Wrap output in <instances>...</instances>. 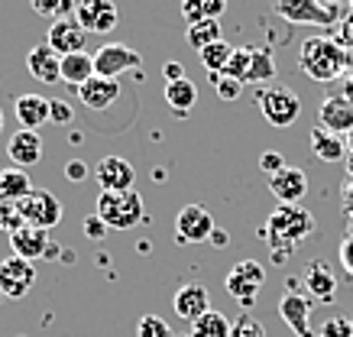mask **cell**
<instances>
[{
  "instance_id": "cell-1",
  "label": "cell",
  "mask_w": 353,
  "mask_h": 337,
  "mask_svg": "<svg viewBox=\"0 0 353 337\" xmlns=\"http://www.w3.org/2000/svg\"><path fill=\"white\" fill-rule=\"evenodd\" d=\"M314 234V214L301 205H279L272 207V214L266 221V240L272 243V263H285L301 240H308Z\"/></svg>"
},
{
  "instance_id": "cell-2",
  "label": "cell",
  "mask_w": 353,
  "mask_h": 337,
  "mask_svg": "<svg viewBox=\"0 0 353 337\" xmlns=\"http://www.w3.org/2000/svg\"><path fill=\"white\" fill-rule=\"evenodd\" d=\"M347 65H350V52L334 43V36H308L299 49V68L318 85L341 78Z\"/></svg>"
},
{
  "instance_id": "cell-3",
  "label": "cell",
  "mask_w": 353,
  "mask_h": 337,
  "mask_svg": "<svg viewBox=\"0 0 353 337\" xmlns=\"http://www.w3.org/2000/svg\"><path fill=\"white\" fill-rule=\"evenodd\" d=\"M94 214L110 230H130L143 221V198L139 192H101Z\"/></svg>"
},
{
  "instance_id": "cell-4",
  "label": "cell",
  "mask_w": 353,
  "mask_h": 337,
  "mask_svg": "<svg viewBox=\"0 0 353 337\" xmlns=\"http://www.w3.org/2000/svg\"><path fill=\"white\" fill-rule=\"evenodd\" d=\"M256 104H259V110H263V117H266L272 127H279V130L292 127V123L301 117L299 94H295V91H289V88H282V85L259 88V91H256Z\"/></svg>"
},
{
  "instance_id": "cell-5",
  "label": "cell",
  "mask_w": 353,
  "mask_h": 337,
  "mask_svg": "<svg viewBox=\"0 0 353 337\" xmlns=\"http://www.w3.org/2000/svg\"><path fill=\"white\" fill-rule=\"evenodd\" d=\"M272 10L285 23H311V26H334L341 23V10L337 7H324L321 0H272Z\"/></svg>"
},
{
  "instance_id": "cell-6",
  "label": "cell",
  "mask_w": 353,
  "mask_h": 337,
  "mask_svg": "<svg viewBox=\"0 0 353 337\" xmlns=\"http://www.w3.org/2000/svg\"><path fill=\"white\" fill-rule=\"evenodd\" d=\"M224 285H227V292L234 295L236 302L243 305V312H246V308H253V305H256L259 289L266 285V269H263V263H256V260H240L234 269L227 272Z\"/></svg>"
},
{
  "instance_id": "cell-7",
  "label": "cell",
  "mask_w": 353,
  "mask_h": 337,
  "mask_svg": "<svg viewBox=\"0 0 353 337\" xmlns=\"http://www.w3.org/2000/svg\"><path fill=\"white\" fill-rule=\"evenodd\" d=\"M91 59H94V75L110 78V81H117L123 72H143L139 52H133V49L123 43H104Z\"/></svg>"
},
{
  "instance_id": "cell-8",
  "label": "cell",
  "mask_w": 353,
  "mask_h": 337,
  "mask_svg": "<svg viewBox=\"0 0 353 337\" xmlns=\"http://www.w3.org/2000/svg\"><path fill=\"white\" fill-rule=\"evenodd\" d=\"M20 205V214L26 221V227H39V230H52L59 221H62V201L46 192V188H32L30 195L17 201Z\"/></svg>"
},
{
  "instance_id": "cell-9",
  "label": "cell",
  "mask_w": 353,
  "mask_h": 337,
  "mask_svg": "<svg viewBox=\"0 0 353 337\" xmlns=\"http://www.w3.org/2000/svg\"><path fill=\"white\" fill-rule=\"evenodd\" d=\"M301 289L305 285L299 279H289V292L279 298V315L292 327L295 337H314V331H311V298L301 295Z\"/></svg>"
},
{
  "instance_id": "cell-10",
  "label": "cell",
  "mask_w": 353,
  "mask_h": 337,
  "mask_svg": "<svg viewBox=\"0 0 353 337\" xmlns=\"http://www.w3.org/2000/svg\"><path fill=\"white\" fill-rule=\"evenodd\" d=\"M175 234L182 243H204L214 234V218L204 205H185L175 218Z\"/></svg>"
},
{
  "instance_id": "cell-11",
  "label": "cell",
  "mask_w": 353,
  "mask_h": 337,
  "mask_svg": "<svg viewBox=\"0 0 353 337\" xmlns=\"http://www.w3.org/2000/svg\"><path fill=\"white\" fill-rule=\"evenodd\" d=\"M75 20L85 33H110L117 26V3L114 0H78Z\"/></svg>"
},
{
  "instance_id": "cell-12",
  "label": "cell",
  "mask_w": 353,
  "mask_h": 337,
  "mask_svg": "<svg viewBox=\"0 0 353 337\" xmlns=\"http://www.w3.org/2000/svg\"><path fill=\"white\" fill-rule=\"evenodd\" d=\"M32 283H36V266L30 260H20L10 253V260L0 263V292L7 298H23L32 289Z\"/></svg>"
},
{
  "instance_id": "cell-13",
  "label": "cell",
  "mask_w": 353,
  "mask_h": 337,
  "mask_svg": "<svg viewBox=\"0 0 353 337\" xmlns=\"http://www.w3.org/2000/svg\"><path fill=\"white\" fill-rule=\"evenodd\" d=\"M94 178L101 192H133L137 182V169L123 159V156H108L94 165Z\"/></svg>"
},
{
  "instance_id": "cell-14",
  "label": "cell",
  "mask_w": 353,
  "mask_h": 337,
  "mask_svg": "<svg viewBox=\"0 0 353 337\" xmlns=\"http://www.w3.org/2000/svg\"><path fill=\"white\" fill-rule=\"evenodd\" d=\"M46 45L65 59V55L85 52L88 33L81 30V23H78L75 17H65V20H55L52 26H49V39H46Z\"/></svg>"
},
{
  "instance_id": "cell-15",
  "label": "cell",
  "mask_w": 353,
  "mask_h": 337,
  "mask_svg": "<svg viewBox=\"0 0 353 337\" xmlns=\"http://www.w3.org/2000/svg\"><path fill=\"white\" fill-rule=\"evenodd\" d=\"M269 192L279 198V205H301V198L308 192V175L295 165H285L282 172L269 175Z\"/></svg>"
},
{
  "instance_id": "cell-16",
  "label": "cell",
  "mask_w": 353,
  "mask_h": 337,
  "mask_svg": "<svg viewBox=\"0 0 353 337\" xmlns=\"http://www.w3.org/2000/svg\"><path fill=\"white\" fill-rule=\"evenodd\" d=\"M318 127L331 133H353V104L343 94H331L318 104Z\"/></svg>"
},
{
  "instance_id": "cell-17",
  "label": "cell",
  "mask_w": 353,
  "mask_h": 337,
  "mask_svg": "<svg viewBox=\"0 0 353 337\" xmlns=\"http://www.w3.org/2000/svg\"><path fill=\"white\" fill-rule=\"evenodd\" d=\"M172 308H175V315L182 318V321H198V318L204 315V312H211V295H208V289L198 283H185L179 292H175V298H172Z\"/></svg>"
},
{
  "instance_id": "cell-18",
  "label": "cell",
  "mask_w": 353,
  "mask_h": 337,
  "mask_svg": "<svg viewBox=\"0 0 353 337\" xmlns=\"http://www.w3.org/2000/svg\"><path fill=\"white\" fill-rule=\"evenodd\" d=\"M26 68L43 85H59L62 81V55L52 52L49 45H32L26 52Z\"/></svg>"
},
{
  "instance_id": "cell-19",
  "label": "cell",
  "mask_w": 353,
  "mask_h": 337,
  "mask_svg": "<svg viewBox=\"0 0 353 337\" xmlns=\"http://www.w3.org/2000/svg\"><path fill=\"white\" fill-rule=\"evenodd\" d=\"M7 156L13 159L17 169H30L43 159V136L32 130H17L7 140Z\"/></svg>"
},
{
  "instance_id": "cell-20",
  "label": "cell",
  "mask_w": 353,
  "mask_h": 337,
  "mask_svg": "<svg viewBox=\"0 0 353 337\" xmlns=\"http://www.w3.org/2000/svg\"><path fill=\"white\" fill-rule=\"evenodd\" d=\"M120 98V81H110V78H91L78 88V101L85 104L88 110H108L114 101Z\"/></svg>"
},
{
  "instance_id": "cell-21",
  "label": "cell",
  "mask_w": 353,
  "mask_h": 337,
  "mask_svg": "<svg viewBox=\"0 0 353 337\" xmlns=\"http://www.w3.org/2000/svg\"><path fill=\"white\" fill-rule=\"evenodd\" d=\"M10 247L13 256H20V260H43L49 250V234L39 227H20L17 234H10Z\"/></svg>"
},
{
  "instance_id": "cell-22",
  "label": "cell",
  "mask_w": 353,
  "mask_h": 337,
  "mask_svg": "<svg viewBox=\"0 0 353 337\" xmlns=\"http://www.w3.org/2000/svg\"><path fill=\"white\" fill-rule=\"evenodd\" d=\"M49 110H52V101L43 94H20L17 98V120L23 123V130L36 133L43 123H49Z\"/></svg>"
},
{
  "instance_id": "cell-23",
  "label": "cell",
  "mask_w": 353,
  "mask_h": 337,
  "mask_svg": "<svg viewBox=\"0 0 353 337\" xmlns=\"http://www.w3.org/2000/svg\"><path fill=\"white\" fill-rule=\"evenodd\" d=\"M305 289H308L318 302H334L337 298V279H334V272L324 266V263H311L308 272H305Z\"/></svg>"
},
{
  "instance_id": "cell-24",
  "label": "cell",
  "mask_w": 353,
  "mask_h": 337,
  "mask_svg": "<svg viewBox=\"0 0 353 337\" xmlns=\"http://www.w3.org/2000/svg\"><path fill=\"white\" fill-rule=\"evenodd\" d=\"M308 143H311L314 159H321V163H341L343 152H347L343 136H337V133H331V130H324V127H318V123H314V130H311Z\"/></svg>"
},
{
  "instance_id": "cell-25",
  "label": "cell",
  "mask_w": 353,
  "mask_h": 337,
  "mask_svg": "<svg viewBox=\"0 0 353 337\" xmlns=\"http://www.w3.org/2000/svg\"><path fill=\"white\" fill-rule=\"evenodd\" d=\"M94 78V59L88 52H75V55H65L62 59V81L65 85H72L78 91V88L85 85V81H91Z\"/></svg>"
},
{
  "instance_id": "cell-26",
  "label": "cell",
  "mask_w": 353,
  "mask_h": 337,
  "mask_svg": "<svg viewBox=\"0 0 353 337\" xmlns=\"http://www.w3.org/2000/svg\"><path fill=\"white\" fill-rule=\"evenodd\" d=\"M30 192H32V185H30L26 169H17V165L0 169V201H23Z\"/></svg>"
},
{
  "instance_id": "cell-27",
  "label": "cell",
  "mask_w": 353,
  "mask_h": 337,
  "mask_svg": "<svg viewBox=\"0 0 353 337\" xmlns=\"http://www.w3.org/2000/svg\"><path fill=\"white\" fill-rule=\"evenodd\" d=\"M165 104H169L175 114H188V110L198 104V88L182 78V81H165Z\"/></svg>"
},
{
  "instance_id": "cell-28",
  "label": "cell",
  "mask_w": 353,
  "mask_h": 337,
  "mask_svg": "<svg viewBox=\"0 0 353 337\" xmlns=\"http://www.w3.org/2000/svg\"><path fill=\"white\" fill-rule=\"evenodd\" d=\"M269 78H276V62L266 45H250V72H246V85H263Z\"/></svg>"
},
{
  "instance_id": "cell-29",
  "label": "cell",
  "mask_w": 353,
  "mask_h": 337,
  "mask_svg": "<svg viewBox=\"0 0 353 337\" xmlns=\"http://www.w3.org/2000/svg\"><path fill=\"white\" fill-rule=\"evenodd\" d=\"M227 10V0H182V17L185 23H201V20H221Z\"/></svg>"
},
{
  "instance_id": "cell-30",
  "label": "cell",
  "mask_w": 353,
  "mask_h": 337,
  "mask_svg": "<svg viewBox=\"0 0 353 337\" xmlns=\"http://www.w3.org/2000/svg\"><path fill=\"white\" fill-rule=\"evenodd\" d=\"M185 39L192 49H208L211 43H221L224 36H221V23L217 20H201V23H188V30H185Z\"/></svg>"
},
{
  "instance_id": "cell-31",
  "label": "cell",
  "mask_w": 353,
  "mask_h": 337,
  "mask_svg": "<svg viewBox=\"0 0 353 337\" xmlns=\"http://www.w3.org/2000/svg\"><path fill=\"white\" fill-rule=\"evenodd\" d=\"M230 321L221 312H204L198 321H192V337H230Z\"/></svg>"
},
{
  "instance_id": "cell-32",
  "label": "cell",
  "mask_w": 353,
  "mask_h": 337,
  "mask_svg": "<svg viewBox=\"0 0 353 337\" xmlns=\"http://www.w3.org/2000/svg\"><path fill=\"white\" fill-rule=\"evenodd\" d=\"M230 55H234V45L227 43V39H221V43H211L208 49H201L198 59H201V65L211 75H224V68L230 65Z\"/></svg>"
},
{
  "instance_id": "cell-33",
  "label": "cell",
  "mask_w": 353,
  "mask_h": 337,
  "mask_svg": "<svg viewBox=\"0 0 353 337\" xmlns=\"http://www.w3.org/2000/svg\"><path fill=\"white\" fill-rule=\"evenodd\" d=\"M30 7L39 17H49V20H65V17H72L75 13V0H30Z\"/></svg>"
},
{
  "instance_id": "cell-34",
  "label": "cell",
  "mask_w": 353,
  "mask_h": 337,
  "mask_svg": "<svg viewBox=\"0 0 353 337\" xmlns=\"http://www.w3.org/2000/svg\"><path fill=\"white\" fill-rule=\"evenodd\" d=\"M137 337H175L165 318L159 315H143L137 325Z\"/></svg>"
},
{
  "instance_id": "cell-35",
  "label": "cell",
  "mask_w": 353,
  "mask_h": 337,
  "mask_svg": "<svg viewBox=\"0 0 353 337\" xmlns=\"http://www.w3.org/2000/svg\"><path fill=\"white\" fill-rule=\"evenodd\" d=\"M20 227H26V221H23V214H20V205H17V201H0V230L17 234Z\"/></svg>"
},
{
  "instance_id": "cell-36",
  "label": "cell",
  "mask_w": 353,
  "mask_h": 337,
  "mask_svg": "<svg viewBox=\"0 0 353 337\" xmlns=\"http://www.w3.org/2000/svg\"><path fill=\"white\" fill-rule=\"evenodd\" d=\"M230 337H266V327L259 325L256 315L243 312V315L234 321V327H230Z\"/></svg>"
},
{
  "instance_id": "cell-37",
  "label": "cell",
  "mask_w": 353,
  "mask_h": 337,
  "mask_svg": "<svg viewBox=\"0 0 353 337\" xmlns=\"http://www.w3.org/2000/svg\"><path fill=\"white\" fill-rule=\"evenodd\" d=\"M211 85H214V91H217V98L221 101H236L240 94H243V85L234 81V78H227V75H211Z\"/></svg>"
},
{
  "instance_id": "cell-38",
  "label": "cell",
  "mask_w": 353,
  "mask_h": 337,
  "mask_svg": "<svg viewBox=\"0 0 353 337\" xmlns=\"http://www.w3.org/2000/svg\"><path fill=\"white\" fill-rule=\"evenodd\" d=\"M314 337H353V321H350V318L334 315V318H327V321H324V327Z\"/></svg>"
},
{
  "instance_id": "cell-39",
  "label": "cell",
  "mask_w": 353,
  "mask_h": 337,
  "mask_svg": "<svg viewBox=\"0 0 353 337\" xmlns=\"http://www.w3.org/2000/svg\"><path fill=\"white\" fill-rule=\"evenodd\" d=\"M334 43L341 45V49H347V52L353 49V10L347 17H341V23L334 26Z\"/></svg>"
},
{
  "instance_id": "cell-40",
  "label": "cell",
  "mask_w": 353,
  "mask_h": 337,
  "mask_svg": "<svg viewBox=\"0 0 353 337\" xmlns=\"http://www.w3.org/2000/svg\"><path fill=\"white\" fill-rule=\"evenodd\" d=\"M259 169H263L266 175L282 172V169H285V159H282V152H276V150L263 152V159H259Z\"/></svg>"
},
{
  "instance_id": "cell-41",
  "label": "cell",
  "mask_w": 353,
  "mask_h": 337,
  "mask_svg": "<svg viewBox=\"0 0 353 337\" xmlns=\"http://www.w3.org/2000/svg\"><path fill=\"white\" fill-rule=\"evenodd\" d=\"M49 120L52 123H72L75 120V110H72V104H65V101H52V110H49Z\"/></svg>"
},
{
  "instance_id": "cell-42",
  "label": "cell",
  "mask_w": 353,
  "mask_h": 337,
  "mask_svg": "<svg viewBox=\"0 0 353 337\" xmlns=\"http://www.w3.org/2000/svg\"><path fill=\"white\" fill-rule=\"evenodd\" d=\"M341 266L353 276V234H347L341 243Z\"/></svg>"
},
{
  "instance_id": "cell-43",
  "label": "cell",
  "mask_w": 353,
  "mask_h": 337,
  "mask_svg": "<svg viewBox=\"0 0 353 337\" xmlns=\"http://www.w3.org/2000/svg\"><path fill=\"white\" fill-rule=\"evenodd\" d=\"M65 175H68V182H85L88 178V165L81 159H72V163L65 165Z\"/></svg>"
},
{
  "instance_id": "cell-44",
  "label": "cell",
  "mask_w": 353,
  "mask_h": 337,
  "mask_svg": "<svg viewBox=\"0 0 353 337\" xmlns=\"http://www.w3.org/2000/svg\"><path fill=\"white\" fill-rule=\"evenodd\" d=\"M104 230H108V224L97 218V214H94V218H85V234L91 240H101V237H104Z\"/></svg>"
},
{
  "instance_id": "cell-45",
  "label": "cell",
  "mask_w": 353,
  "mask_h": 337,
  "mask_svg": "<svg viewBox=\"0 0 353 337\" xmlns=\"http://www.w3.org/2000/svg\"><path fill=\"white\" fill-rule=\"evenodd\" d=\"M162 75H165V81H182L185 78L182 62H165V65H162Z\"/></svg>"
},
{
  "instance_id": "cell-46",
  "label": "cell",
  "mask_w": 353,
  "mask_h": 337,
  "mask_svg": "<svg viewBox=\"0 0 353 337\" xmlns=\"http://www.w3.org/2000/svg\"><path fill=\"white\" fill-rule=\"evenodd\" d=\"M343 207H347V214L353 218V182H347V188H343Z\"/></svg>"
},
{
  "instance_id": "cell-47",
  "label": "cell",
  "mask_w": 353,
  "mask_h": 337,
  "mask_svg": "<svg viewBox=\"0 0 353 337\" xmlns=\"http://www.w3.org/2000/svg\"><path fill=\"white\" fill-rule=\"evenodd\" d=\"M227 230L224 227H214V234H211V243H214V247H227Z\"/></svg>"
},
{
  "instance_id": "cell-48",
  "label": "cell",
  "mask_w": 353,
  "mask_h": 337,
  "mask_svg": "<svg viewBox=\"0 0 353 337\" xmlns=\"http://www.w3.org/2000/svg\"><path fill=\"white\" fill-rule=\"evenodd\" d=\"M321 3H324V7H337V10H341L343 3H350V0H321Z\"/></svg>"
},
{
  "instance_id": "cell-49",
  "label": "cell",
  "mask_w": 353,
  "mask_h": 337,
  "mask_svg": "<svg viewBox=\"0 0 353 337\" xmlns=\"http://www.w3.org/2000/svg\"><path fill=\"white\" fill-rule=\"evenodd\" d=\"M343 98H347V101H350V104H353V78H350V81H347V91H343Z\"/></svg>"
},
{
  "instance_id": "cell-50",
  "label": "cell",
  "mask_w": 353,
  "mask_h": 337,
  "mask_svg": "<svg viewBox=\"0 0 353 337\" xmlns=\"http://www.w3.org/2000/svg\"><path fill=\"white\" fill-rule=\"evenodd\" d=\"M0 133H3V110H0Z\"/></svg>"
},
{
  "instance_id": "cell-51",
  "label": "cell",
  "mask_w": 353,
  "mask_h": 337,
  "mask_svg": "<svg viewBox=\"0 0 353 337\" xmlns=\"http://www.w3.org/2000/svg\"><path fill=\"white\" fill-rule=\"evenodd\" d=\"M350 10H353V0H350Z\"/></svg>"
},
{
  "instance_id": "cell-52",
  "label": "cell",
  "mask_w": 353,
  "mask_h": 337,
  "mask_svg": "<svg viewBox=\"0 0 353 337\" xmlns=\"http://www.w3.org/2000/svg\"><path fill=\"white\" fill-rule=\"evenodd\" d=\"M185 337H192V334H185Z\"/></svg>"
}]
</instances>
